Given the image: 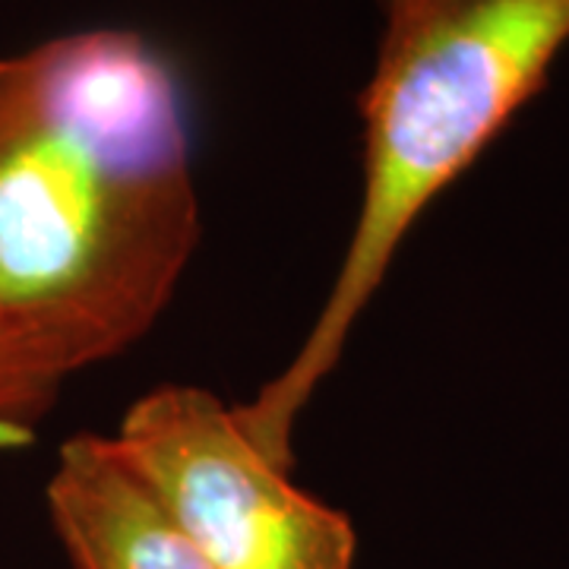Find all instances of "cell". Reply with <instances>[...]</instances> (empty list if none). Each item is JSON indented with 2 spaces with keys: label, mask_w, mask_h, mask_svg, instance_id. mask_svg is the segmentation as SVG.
Here are the masks:
<instances>
[{
  "label": "cell",
  "mask_w": 569,
  "mask_h": 569,
  "mask_svg": "<svg viewBox=\"0 0 569 569\" xmlns=\"http://www.w3.org/2000/svg\"><path fill=\"white\" fill-rule=\"evenodd\" d=\"M44 493L73 569H212L111 437H70Z\"/></svg>",
  "instance_id": "4"
},
{
  "label": "cell",
  "mask_w": 569,
  "mask_h": 569,
  "mask_svg": "<svg viewBox=\"0 0 569 569\" xmlns=\"http://www.w3.org/2000/svg\"><path fill=\"white\" fill-rule=\"evenodd\" d=\"M111 440L212 569H355L351 519L298 488L216 392L152 389Z\"/></svg>",
  "instance_id": "3"
},
{
  "label": "cell",
  "mask_w": 569,
  "mask_h": 569,
  "mask_svg": "<svg viewBox=\"0 0 569 569\" xmlns=\"http://www.w3.org/2000/svg\"><path fill=\"white\" fill-rule=\"evenodd\" d=\"M200 244L181 89L127 29L0 61V326L63 383L140 342Z\"/></svg>",
  "instance_id": "1"
},
{
  "label": "cell",
  "mask_w": 569,
  "mask_h": 569,
  "mask_svg": "<svg viewBox=\"0 0 569 569\" xmlns=\"http://www.w3.org/2000/svg\"><path fill=\"white\" fill-rule=\"evenodd\" d=\"M569 44V0H383V36L361 99L365 190L317 320L238 425L279 466L307 402L342 361L348 336L408 231L545 89Z\"/></svg>",
  "instance_id": "2"
},
{
  "label": "cell",
  "mask_w": 569,
  "mask_h": 569,
  "mask_svg": "<svg viewBox=\"0 0 569 569\" xmlns=\"http://www.w3.org/2000/svg\"><path fill=\"white\" fill-rule=\"evenodd\" d=\"M61 387V377L0 326V443L26 440L54 406Z\"/></svg>",
  "instance_id": "5"
}]
</instances>
